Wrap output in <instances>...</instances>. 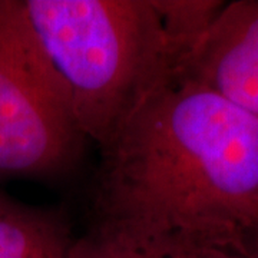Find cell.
Wrapping results in <instances>:
<instances>
[{"instance_id":"5","label":"cell","mask_w":258,"mask_h":258,"mask_svg":"<svg viewBox=\"0 0 258 258\" xmlns=\"http://www.w3.org/2000/svg\"><path fill=\"white\" fill-rule=\"evenodd\" d=\"M74 242L63 210L28 205L0 189V258H69Z\"/></svg>"},{"instance_id":"2","label":"cell","mask_w":258,"mask_h":258,"mask_svg":"<svg viewBox=\"0 0 258 258\" xmlns=\"http://www.w3.org/2000/svg\"><path fill=\"white\" fill-rule=\"evenodd\" d=\"M85 139L108 145L182 79L221 0H22Z\"/></svg>"},{"instance_id":"8","label":"cell","mask_w":258,"mask_h":258,"mask_svg":"<svg viewBox=\"0 0 258 258\" xmlns=\"http://www.w3.org/2000/svg\"><path fill=\"white\" fill-rule=\"evenodd\" d=\"M244 247L254 258H258V225L244 241Z\"/></svg>"},{"instance_id":"4","label":"cell","mask_w":258,"mask_h":258,"mask_svg":"<svg viewBox=\"0 0 258 258\" xmlns=\"http://www.w3.org/2000/svg\"><path fill=\"white\" fill-rule=\"evenodd\" d=\"M182 79L258 116V0L224 3Z\"/></svg>"},{"instance_id":"1","label":"cell","mask_w":258,"mask_h":258,"mask_svg":"<svg viewBox=\"0 0 258 258\" xmlns=\"http://www.w3.org/2000/svg\"><path fill=\"white\" fill-rule=\"evenodd\" d=\"M95 230L182 249L241 245L258 225V116L179 79L101 148Z\"/></svg>"},{"instance_id":"3","label":"cell","mask_w":258,"mask_h":258,"mask_svg":"<svg viewBox=\"0 0 258 258\" xmlns=\"http://www.w3.org/2000/svg\"><path fill=\"white\" fill-rule=\"evenodd\" d=\"M85 141L22 0H0V175H63Z\"/></svg>"},{"instance_id":"6","label":"cell","mask_w":258,"mask_h":258,"mask_svg":"<svg viewBox=\"0 0 258 258\" xmlns=\"http://www.w3.org/2000/svg\"><path fill=\"white\" fill-rule=\"evenodd\" d=\"M191 249L175 251L91 228L75 238L69 258H189Z\"/></svg>"},{"instance_id":"7","label":"cell","mask_w":258,"mask_h":258,"mask_svg":"<svg viewBox=\"0 0 258 258\" xmlns=\"http://www.w3.org/2000/svg\"><path fill=\"white\" fill-rule=\"evenodd\" d=\"M189 258H254L245 247L241 245H217L191 249Z\"/></svg>"}]
</instances>
